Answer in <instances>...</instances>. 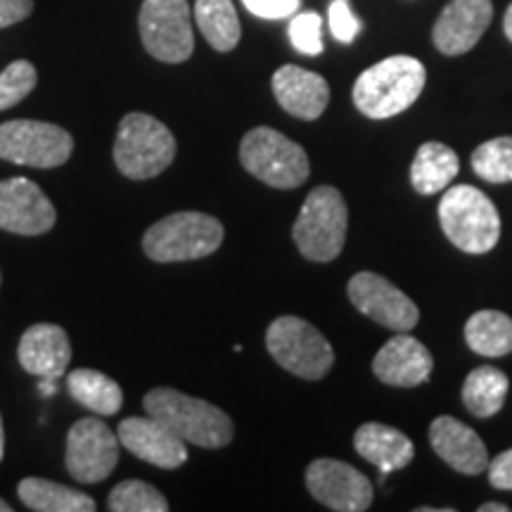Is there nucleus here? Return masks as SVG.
Listing matches in <instances>:
<instances>
[{
    "label": "nucleus",
    "instance_id": "obj_15",
    "mask_svg": "<svg viewBox=\"0 0 512 512\" xmlns=\"http://www.w3.org/2000/svg\"><path fill=\"white\" fill-rule=\"evenodd\" d=\"M119 444L136 458L162 470H176L188 460V444L152 415L121 420Z\"/></svg>",
    "mask_w": 512,
    "mask_h": 512
},
{
    "label": "nucleus",
    "instance_id": "obj_38",
    "mask_svg": "<svg viewBox=\"0 0 512 512\" xmlns=\"http://www.w3.org/2000/svg\"><path fill=\"white\" fill-rule=\"evenodd\" d=\"M5 456V434H3V418H0V460Z\"/></svg>",
    "mask_w": 512,
    "mask_h": 512
},
{
    "label": "nucleus",
    "instance_id": "obj_32",
    "mask_svg": "<svg viewBox=\"0 0 512 512\" xmlns=\"http://www.w3.org/2000/svg\"><path fill=\"white\" fill-rule=\"evenodd\" d=\"M330 31L339 43H354V38L361 31V19L351 12L349 0H332L330 5Z\"/></svg>",
    "mask_w": 512,
    "mask_h": 512
},
{
    "label": "nucleus",
    "instance_id": "obj_34",
    "mask_svg": "<svg viewBox=\"0 0 512 512\" xmlns=\"http://www.w3.org/2000/svg\"><path fill=\"white\" fill-rule=\"evenodd\" d=\"M489 482L501 491H512V448L503 451L501 456L494 458V463H489Z\"/></svg>",
    "mask_w": 512,
    "mask_h": 512
},
{
    "label": "nucleus",
    "instance_id": "obj_30",
    "mask_svg": "<svg viewBox=\"0 0 512 512\" xmlns=\"http://www.w3.org/2000/svg\"><path fill=\"white\" fill-rule=\"evenodd\" d=\"M38 83V72L29 60H15L0 74V112L10 110L34 91Z\"/></svg>",
    "mask_w": 512,
    "mask_h": 512
},
{
    "label": "nucleus",
    "instance_id": "obj_37",
    "mask_svg": "<svg viewBox=\"0 0 512 512\" xmlns=\"http://www.w3.org/2000/svg\"><path fill=\"white\" fill-rule=\"evenodd\" d=\"M503 31H505V36H508V41H512V3H510L508 12H505V19H503Z\"/></svg>",
    "mask_w": 512,
    "mask_h": 512
},
{
    "label": "nucleus",
    "instance_id": "obj_39",
    "mask_svg": "<svg viewBox=\"0 0 512 512\" xmlns=\"http://www.w3.org/2000/svg\"><path fill=\"white\" fill-rule=\"evenodd\" d=\"M0 512H12V505L5 503L3 498H0Z\"/></svg>",
    "mask_w": 512,
    "mask_h": 512
},
{
    "label": "nucleus",
    "instance_id": "obj_31",
    "mask_svg": "<svg viewBox=\"0 0 512 512\" xmlns=\"http://www.w3.org/2000/svg\"><path fill=\"white\" fill-rule=\"evenodd\" d=\"M290 41L294 50L316 57L323 53V19L318 12H302L290 22Z\"/></svg>",
    "mask_w": 512,
    "mask_h": 512
},
{
    "label": "nucleus",
    "instance_id": "obj_20",
    "mask_svg": "<svg viewBox=\"0 0 512 512\" xmlns=\"http://www.w3.org/2000/svg\"><path fill=\"white\" fill-rule=\"evenodd\" d=\"M17 358L29 375L57 380L72 361V344L64 328L55 323H36L19 339Z\"/></svg>",
    "mask_w": 512,
    "mask_h": 512
},
{
    "label": "nucleus",
    "instance_id": "obj_23",
    "mask_svg": "<svg viewBox=\"0 0 512 512\" xmlns=\"http://www.w3.org/2000/svg\"><path fill=\"white\" fill-rule=\"evenodd\" d=\"M460 171V159L444 143H425L411 164V183L420 195H437L446 190Z\"/></svg>",
    "mask_w": 512,
    "mask_h": 512
},
{
    "label": "nucleus",
    "instance_id": "obj_12",
    "mask_svg": "<svg viewBox=\"0 0 512 512\" xmlns=\"http://www.w3.org/2000/svg\"><path fill=\"white\" fill-rule=\"evenodd\" d=\"M349 299L363 316L396 332H408L418 325L420 311L411 299L380 273L363 271L349 280Z\"/></svg>",
    "mask_w": 512,
    "mask_h": 512
},
{
    "label": "nucleus",
    "instance_id": "obj_7",
    "mask_svg": "<svg viewBox=\"0 0 512 512\" xmlns=\"http://www.w3.org/2000/svg\"><path fill=\"white\" fill-rule=\"evenodd\" d=\"M240 162L254 178L280 190L299 188L311 174L304 147L268 126L252 128L242 138Z\"/></svg>",
    "mask_w": 512,
    "mask_h": 512
},
{
    "label": "nucleus",
    "instance_id": "obj_9",
    "mask_svg": "<svg viewBox=\"0 0 512 512\" xmlns=\"http://www.w3.org/2000/svg\"><path fill=\"white\" fill-rule=\"evenodd\" d=\"M74 138L50 121L15 119L0 124V159L34 169H55L69 162Z\"/></svg>",
    "mask_w": 512,
    "mask_h": 512
},
{
    "label": "nucleus",
    "instance_id": "obj_26",
    "mask_svg": "<svg viewBox=\"0 0 512 512\" xmlns=\"http://www.w3.org/2000/svg\"><path fill=\"white\" fill-rule=\"evenodd\" d=\"M465 342L479 356H505L512 351V318L503 311H477L465 325Z\"/></svg>",
    "mask_w": 512,
    "mask_h": 512
},
{
    "label": "nucleus",
    "instance_id": "obj_25",
    "mask_svg": "<svg viewBox=\"0 0 512 512\" xmlns=\"http://www.w3.org/2000/svg\"><path fill=\"white\" fill-rule=\"evenodd\" d=\"M195 19L209 46L219 53H230L240 43L242 29L233 0H195Z\"/></svg>",
    "mask_w": 512,
    "mask_h": 512
},
{
    "label": "nucleus",
    "instance_id": "obj_18",
    "mask_svg": "<svg viewBox=\"0 0 512 512\" xmlns=\"http://www.w3.org/2000/svg\"><path fill=\"white\" fill-rule=\"evenodd\" d=\"M434 453L460 475L477 477L489 467V453L479 434L451 415H441L430 425Z\"/></svg>",
    "mask_w": 512,
    "mask_h": 512
},
{
    "label": "nucleus",
    "instance_id": "obj_10",
    "mask_svg": "<svg viewBox=\"0 0 512 512\" xmlns=\"http://www.w3.org/2000/svg\"><path fill=\"white\" fill-rule=\"evenodd\" d=\"M138 27L145 50L159 62L181 64L195 50L188 0H145Z\"/></svg>",
    "mask_w": 512,
    "mask_h": 512
},
{
    "label": "nucleus",
    "instance_id": "obj_5",
    "mask_svg": "<svg viewBox=\"0 0 512 512\" xmlns=\"http://www.w3.org/2000/svg\"><path fill=\"white\" fill-rule=\"evenodd\" d=\"M176 159V138L169 126L143 112L119 121L114 140V164L131 181L155 178Z\"/></svg>",
    "mask_w": 512,
    "mask_h": 512
},
{
    "label": "nucleus",
    "instance_id": "obj_29",
    "mask_svg": "<svg viewBox=\"0 0 512 512\" xmlns=\"http://www.w3.org/2000/svg\"><path fill=\"white\" fill-rule=\"evenodd\" d=\"M107 508L112 512H166L169 501L152 484L140 479H126L110 491Z\"/></svg>",
    "mask_w": 512,
    "mask_h": 512
},
{
    "label": "nucleus",
    "instance_id": "obj_17",
    "mask_svg": "<svg viewBox=\"0 0 512 512\" xmlns=\"http://www.w3.org/2000/svg\"><path fill=\"white\" fill-rule=\"evenodd\" d=\"M434 358L430 349L411 335H396L377 351L373 361V373L389 387H418L432 375Z\"/></svg>",
    "mask_w": 512,
    "mask_h": 512
},
{
    "label": "nucleus",
    "instance_id": "obj_2",
    "mask_svg": "<svg viewBox=\"0 0 512 512\" xmlns=\"http://www.w3.org/2000/svg\"><path fill=\"white\" fill-rule=\"evenodd\" d=\"M147 415L164 422L185 444L200 448H223L233 441V420L214 403L181 394L178 389L157 387L145 394Z\"/></svg>",
    "mask_w": 512,
    "mask_h": 512
},
{
    "label": "nucleus",
    "instance_id": "obj_19",
    "mask_svg": "<svg viewBox=\"0 0 512 512\" xmlns=\"http://www.w3.org/2000/svg\"><path fill=\"white\" fill-rule=\"evenodd\" d=\"M273 95L278 105L292 117L316 121L328 110L330 86L323 76L297 64H285L273 74Z\"/></svg>",
    "mask_w": 512,
    "mask_h": 512
},
{
    "label": "nucleus",
    "instance_id": "obj_8",
    "mask_svg": "<svg viewBox=\"0 0 512 512\" xmlns=\"http://www.w3.org/2000/svg\"><path fill=\"white\" fill-rule=\"evenodd\" d=\"M266 347L280 368L302 380H323L335 363V351L323 332L299 316L275 318L266 330Z\"/></svg>",
    "mask_w": 512,
    "mask_h": 512
},
{
    "label": "nucleus",
    "instance_id": "obj_28",
    "mask_svg": "<svg viewBox=\"0 0 512 512\" xmlns=\"http://www.w3.org/2000/svg\"><path fill=\"white\" fill-rule=\"evenodd\" d=\"M472 171L489 183L512 181V138L486 140L472 152Z\"/></svg>",
    "mask_w": 512,
    "mask_h": 512
},
{
    "label": "nucleus",
    "instance_id": "obj_6",
    "mask_svg": "<svg viewBox=\"0 0 512 512\" xmlns=\"http://www.w3.org/2000/svg\"><path fill=\"white\" fill-rule=\"evenodd\" d=\"M221 242L223 226L219 219L202 211H178L147 228L143 249L157 264H176L214 254Z\"/></svg>",
    "mask_w": 512,
    "mask_h": 512
},
{
    "label": "nucleus",
    "instance_id": "obj_13",
    "mask_svg": "<svg viewBox=\"0 0 512 512\" xmlns=\"http://www.w3.org/2000/svg\"><path fill=\"white\" fill-rule=\"evenodd\" d=\"M306 486L318 503L337 512H363L373 503L370 479L342 460H313L306 470Z\"/></svg>",
    "mask_w": 512,
    "mask_h": 512
},
{
    "label": "nucleus",
    "instance_id": "obj_1",
    "mask_svg": "<svg viewBox=\"0 0 512 512\" xmlns=\"http://www.w3.org/2000/svg\"><path fill=\"white\" fill-rule=\"evenodd\" d=\"M427 72L420 60L394 55L373 64L354 83V105L368 119H389L406 112L425 88Z\"/></svg>",
    "mask_w": 512,
    "mask_h": 512
},
{
    "label": "nucleus",
    "instance_id": "obj_36",
    "mask_svg": "<svg viewBox=\"0 0 512 512\" xmlns=\"http://www.w3.org/2000/svg\"><path fill=\"white\" fill-rule=\"evenodd\" d=\"M479 512H510V508L501 503H484V505H479Z\"/></svg>",
    "mask_w": 512,
    "mask_h": 512
},
{
    "label": "nucleus",
    "instance_id": "obj_33",
    "mask_svg": "<svg viewBox=\"0 0 512 512\" xmlns=\"http://www.w3.org/2000/svg\"><path fill=\"white\" fill-rule=\"evenodd\" d=\"M245 8L256 17L264 19H285L299 10L302 0H242Z\"/></svg>",
    "mask_w": 512,
    "mask_h": 512
},
{
    "label": "nucleus",
    "instance_id": "obj_24",
    "mask_svg": "<svg viewBox=\"0 0 512 512\" xmlns=\"http://www.w3.org/2000/svg\"><path fill=\"white\" fill-rule=\"evenodd\" d=\"M67 389L76 403L98 415H114L124 406V392L100 370L76 368L67 375Z\"/></svg>",
    "mask_w": 512,
    "mask_h": 512
},
{
    "label": "nucleus",
    "instance_id": "obj_27",
    "mask_svg": "<svg viewBox=\"0 0 512 512\" xmlns=\"http://www.w3.org/2000/svg\"><path fill=\"white\" fill-rule=\"evenodd\" d=\"M510 380L503 370L494 366H479L467 375L463 384L465 408L477 418H491L503 408Z\"/></svg>",
    "mask_w": 512,
    "mask_h": 512
},
{
    "label": "nucleus",
    "instance_id": "obj_16",
    "mask_svg": "<svg viewBox=\"0 0 512 512\" xmlns=\"http://www.w3.org/2000/svg\"><path fill=\"white\" fill-rule=\"evenodd\" d=\"M491 17H494L491 0H451L434 24V46L451 57L467 53L489 29Z\"/></svg>",
    "mask_w": 512,
    "mask_h": 512
},
{
    "label": "nucleus",
    "instance_id": "obj_35",
    "mask_svg": "<svg viewBox=\"0 0 512 512\" xmlns=\"http://www.w3.org/2000/svg\"><path fill=\"white\" fill-rule=\"evenodd\" d=\"M34 12V0H0V29L24 22Z\"/></svg>",
    "mask_w": 512,
    "mask_h": 512
},
{
    "label": "nucleus",
    "instance_id": "obj_21",
    "mask_svg": "<svg viewBox=\"0 0 512 512\" xmlns=\"http://www.w3.org/2000/svg\"><path fill=\"white\" fill-rule=\"evenodd\" d=\"M354 446L358 456L380 467L384 475L403 470L406 465H411L415 456L413 441L394 427L382 425V422H366V425L358 427Z\"/></svg>",
    "mask_w": 512,
    "mask_h": 512
},
{
    "label": "nucleus",
    "instance_id": "obj_22",
    "mask_svg": "<svg viewBox=\"0 0 512 512\" xmlns=\"http://www.w3.org/2000/svg\"><path fill=\"white\" fill-rule=\"evenodd\" d=\"M19 501L36 512H95V498L50 479L27 477L17 486Z\"/></svg>",
    "mask_w": 512,
    "mask_h": 512
},
{
    "label": "nucleus",
    "instance_id": "obj_14",
    "mask_svg": "<svg viewBox=\"0 0 512 512\" xmlns=\"http://www.w3.org/2000/svg\"><path fill=\"white\" fill-rule=\"evenodd\" d=\"M57 221L55 204L29 178L0 181V230L36 238L53 230Z\"/></svg>",
    "mask_w": 512,
    "mask_h": 512
},
{
    "label": "nucleus",
    "instance_id": "obj_3",
    "mask_svg": "<svg viewBox=\"0 0 512 512\" xmlns=\"http://www.w3.org/2000/svg\"><path fill=\"white\" fill-rule=\"evenodd\" d=\"M439 223L446 238L465 254H486L501 238L496 204L472 185H453L439 202Z\"/></svg>",
    "mask_w": 512,
    "mask_h": 512
},
{
    "label": "nucleus",
    "instance_id": "obj_4",
    "mask_svg": "<svg viewBox=\"0 0 512 512\" xmlns=\"http://www.w3.org/2000/svg\"><path fill=\"white\" fill-rule=\"evenodd\" d=\"M347 223L349 209L342 192L330 185H318L299 209L292 240L306 259L328 264L342 254L347 242Z\"/></svg>",
    "mask_w": 512,
    "mask_h": 512
},
{
    "label": "nucleus",
    "instance_id": "obj_11",
    "mask_svg": "<svg viewBox=\"0 0 512 512\" xmlns=\"http://www.w3.org/2000/svg\"><path fill=\"white\" fill-rule=\"evenodd\" d=\"M67 463L69 475L81 484L105 482L119 463V437L105 422L81 418L67 434Z\"/></svg>",
    "mask_w": 512,
    "mask_h": 512
}]
</instances>
